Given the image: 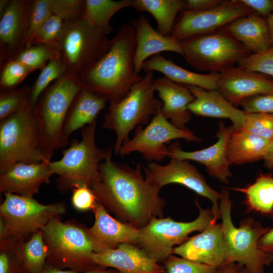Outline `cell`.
<instances>
[{"label": "cell", "instance_id": "5b68a950", "mask_svg": "<svg viewBox=\"0 0 273 273\" xmlns=\"http://www.w3.org/2000/svg\"><path fill=\"white\" fill-rule=\"evenodd\" d=\"M111 40L83 18L64 21L55 52L77 80L88 72L109 50Z\"/></svg>", "mask_w": 273, "mask_h": 273}, {"label": "cell", "instance_id": "4dcf8cb0", "mask_svg": "<svg viewBox=\"0 0 273 273\" xmlns=\"http://www.w3.org/2000/svg\"><path fill=\"white\" fill-rule=\"evenodd\" d=\"M133 0H86L82 18L105 34L113 29L110 20L120 10L132 7Z\"/></svg>", "mask_w": 273, "mask_h": 273}, {"label": "cell", "instance_id": "4316f807", "mask_svg": "<svg viewBox=\"0 0 273 273\" xmlns=\"http://www.w3.org/2000/svg\"><path fill=\"white\" fill-rule=\"evenodd\" d=\"M145 71H157L171 80L186 85L195 86L206 90L218 89L219 73L201 74L185 69L167 59L160 54L146 60L143 66Z\"/></svg>", "mask_w": 273, "mask_h": 273}, {"label": "cell", "instance_id": "7c38bea8", "mask_svg": "<svg viewBox=\"0 0 273 273\" xmlns=\"http://www.w3.org/2000/svg\"><path fill=\"white\" fill-rule=\"evenodd\" d=\"M161 107L146 127L137 126L133 136L123 143L119 152L120 156L138 152L149 162H160L170 155L166 144L170 141L177 139L202 141L189 129L179 128L172 124L162 114Z\"/></svg>", "mask_w": 273, "mask_h": 273}, {"label": "cell", "instance_id": "52a82bcc", "mask_svg": "<svg viewBox=\"0 0 273 273\" xmlns=\"http://www.w3.org/2000/svg\"><path fill=\"white\" fill-rule=\"evenodd\" d=\"M96 121L81 128V140H73L70 146L62 151V157L49 162L57 179L60 190H71L76 184H85L90 188L100 179L99 167L107 155V150L96 144Z\"/></svg>", "mask_w": 273, "mask_h": 273}, {"label": "cell", "instance_id": "ac0fdd59", "mask_svg": "<svg viewBox=\"0 0 273 273\" xmlns=\"http://www.w3.org/2000/svg\"><path fill=\"white\" fill-rule=\"evenodd\" d=\"M218 90L234 106L255 96L273 93V79L239 67L219 73Z\"/></svg>", "mask_w": 273, "mask_h": 273}, {"label": "cell", "instance_id": "d6a6232c", "mask_svg": "<svg viewBox=\"0 0 273 273\" xmlns=\"http://www.w3.org/2000/svg\"><path fill=\"white\" fill-rule=\"evenodd\" d=\"M24 239L0 226V273H23L22 249Z\"/></svg>", "mask_w": 273, "mask_h": 273}, {"label": "cell", "instance_id": "ab89813d", "mask_svg": "<svg viewBox=\"0 0 273 273\" xmlns=\"http://www.w3.org/2000/svg\"><path fill=\"white\" fill-rule=\"evenodd\" d=\"M64 22V20L60 17L55 14L51 15L37 31L32 45L36 43L45 44L55 52V47L63 28Z\"/></svg>", "mask_w": 273, "mask_h": 273}, {"label": "cell", "instance_id": "ffe728a7", "mask_svg": "<svg viewBox=\"0 0 273 273\" xmlns=\"http://www.w3.org/2000/svg\"><path fill=\"white\" fill-rule=\"evenodd\" d=\"M91 259L97 265L114 268L119 273H165L163 266L131 243H123L115 249L94 252Z\"/></svg>", "mask_w": 273, "mask_h": 273}, {"label": "cell", "instance_id": "83f0119b", "mask_svg": "<svg viewBox=\"0 0 273 273\" xmlns=\"http://www.w3.org/2000/svg\"><path fill=\"white\" fill-rule=\"evenodd\" d=\"M270 142L243 128L235 129L227 148L230 165H241L262 159L263 152Z\"/></svg>", "mask_w": 273, "mask_h": 273}, {"label": "cell", "instance_id": "44dd1931", "mask_svg": "<svg viewBox=\"0 0 273 273\" xmlns=\"http://www.w3.org/2000/svg\"><path fill=\"white\" fill-rule=\"evenodd\" d=\"M49 162L12 165L0 174L1 192L33 198L42 184L50 183L53 174Z\"/></svg>", "mask_w": 273, "mask_h": 273}, {"label": "cell", "instance_id": "277c9868", "mask_svg": "<svg viewBox=\"0 0 273 273\" xmlns=\"http://www.w3.org/2000/svg\"><path fill=\"white\" fill-rule=\"evenodd\" d=\"M41 231L48 250L47 266L79 273L99 266L91 259L94 248L84 226L75 222H63L57 216Z\"/></svg>", "mask_w": 273, "mask_h": 273}, {"label": "cell", "instance_id": "db71d44e", "mask_svg": "<svg viewBox=\"0 0 273 273\" xmlns=\"http://www.w3.org/2000/svg\"><path fill=\"white\" fill-rule=\"evenodd\" d=\"M266 19L268 26L271 43L273 46V13L270 14Z\"/></svg>", "mask_w": 273, "mask_h": 273}, {"label": "cell", "instance_id": "d6986e66", "mask_svg": "<svg viewBox=\"0 0 273 273\" xmlns=\"http://www.w3.org/2000/svg\"><path fill=\"white\" fill-rule=\"evenodd\" d=\"M172 254L208 265L220 268L226 263L221 223L212 221L200 234L174 247Z\"/></svg>", "mask_w": 273, "mask_h": 273}, {"label": "cell", "instance_id": "bcb514c9", "mask_svg": "<svg viewBox=\"0 0 273 273\" xmlns=\"http://www.w3.org/2000/svg\"><path fill=\"white\" fill-rule=\"evenodd\" d=\"M240 105L245 112L273 114V93L250 97L244 100Z\"/></svg>", "mask_w": 273, "mask_h": 273}, {"label": "cell", "instance_id": "9a60e30c", "mask_svg": "<svg viewBox=\"0 0 273 273\" xmlns=\"http://www.w3.org/2000/svg\"><path fill=\"white\" fill-rule=\"evenodd\" d=\"M143 167L145 173L150 176L160 189L167 185L177 184L208 199L212 203V221L216 222L220 218L218 205L220 193L210 187L204 176L188 160L170 158L169 162L165 165L152 162Z\"/></svg>", "mask_w": 273, "mask_h": 273}, {"label": "cell", "instance_id": "9c48e42d", "mask_svg": "<svg viewBox=\"0 0 273 273\" xmlns=\"http://www.w3.org/2000/svg\"><path fill=\"white\" fill-rule=\"evenodd\" d=\"M142 79L133 85L127 95L120 101L110 103L102 126L113 131L116 135L114 146L119 154L123 143L128 140L129 134L140 125L148 124L151 117L157 114L162 103L154 96V72H145Z\"/></svg>", "mask_w": 273, "mask_h": 273}, {"label": "cell", "instance_id": "b9f144b4", "mask_svg": "<svg viewBox=\"0 0 273 273\" xmlns=\"http://www.w3.org/2000/svg\"><path fill=\"white\" fill-rule=\"evenodd\" d=\"M31 90L19 89L3 93L0 98V121L16 112L29 101Z\"/></svg>", "mask_w": 273, "mask_h": 273}, {"label": "cell", "instance_id": "c3c4849f", "mask_svg": "<svg viewBox=\"0 0 273 273\" xmlns=\"http://www.w3.org/2000/svg\"><path fill=\"white\" fill-rule=\"evenodd\" d=\"M221 0H188L186 1V10L202 11L215 7L221 4Z\"/></svg>", "mask_w": 273, "mask_h": 273}, {"label": "cell", "instance_id": "7bdbcfd3", "mask_svg": "<svg viewBox=\"0 0 273 273\" xmlns=\"http://www.w3.org/2000/svg\"><path fill=\"white\" fill-rule=\"evenodd\" d=\"M85 1L51 0V8L55 14L64 21H74L82 18Z\"/></svg>", "mask_w": 273, "mask_h": 273}, {"label": "cell", "instance_id": "e0dca14e", "mask_svg": "<svg viewBox=\"0 0 273 273\" xmlns=\"http://www.w3.org/2000/svg\"><path fill=\"white\" fill-rule=\"evenodd\" d=\"M92 210L94 223L86 228V232L92 242L94 252L115 249L125 243L136 245L140 229L113 218L97 201Z\"/></svg>", "mask_w": 273, "mask_h": 273}, {"label": "cell", "instance_id": "f6af8a7d", "mask_svg": "<svg viewBox=\"0 0 273 273\" xmlns=\"http://www.w3.org/2000/svg\"><path fill=\"white\" fill-rule=\"evenodd\" d=\"M31 71L17 60L7 64L1 77V84L5 87H11L19 83Z\"/></svg>", "mask_w": 273, "mask_h": 273}, {"label": "cell", "instance_id": "603a6c76", "mask_svg": "<svg viewBox=\"0 0 273 273\" xmlns=\"http://www.w3.org/2000/svg\"><path fill=\"white\" fill-rule=\"evenodd\" d=\"M185 85L195 97L188 106L191 113L202 117L229 119L235 129L243 127L245 112L231 104L218 89L206 90Z\"/></svg>", "mask_w": 273, "mask_h": 273}, {"label": "cell", "instance_id": "7dc6e473", "mask_svg": "<svg viewBox=\"0 0 273 273\" xmlns=\"http://www.w3.org/2000/svg\"><path fill=\"white\" fill-rule=\"evenodd\" d=\"M245 5L262 18H266L273 11V0H240Z\"/></svg>", "mask_w": 273, "mask_h": 273}, {"label": "cell", "instance_id": "8d00e7d4", "mask_svg": "<svg viewBox=\"0 0 273 273\" xmlns=\"http://www.w3.org/2000/svg\"><path fill=\"white\" fill-rule=\"evenodd\" d=\"M55 58H58V55L50 47L45 44H39L25 49L16 60L32 71L43 68L47 61Z\"/></svg>", "mask_w": 273, "mask_h": 273}, {"label": "cell", "instance_id": "2e32d148", "mask_svg": "<svg viewBox=\"0 0 273 273\" xmlns=\"http://www.w3.org/2000/svg\"><path fill=\"white\" fill-rule=\"evenodd\" d=\"M234 129L233 125L226 126L221 121L215 135L217 140L212 145L200 150L188 152L182 150L179 142L176 140L168 146L169 157L197 162L205 166L210 176L222 183L228 184L232 173L230 170L227 148Z\"/></svg>", "mask_w": 273, "mask_h": 273}, {"label": "cell", "instance_id": "d4e9b609", "mask_svg": "<svg viewBox=\"0 0 273 273\" xmlns=\"http://www.w3.org/2000/svg\"><path fill=\"white\" fill-rule=\"evenodd\" d=\"M224 29L253 54L263 52L271 46L266 18L254 13L239 18Z\"/></svg>", "mask_w": 273, "mask_h": 273}, {"label": "cell", "instance_id": "e575fe53", "mask_svg": "<svg viewBox=\"0 0 273 273\" xmlns=\"http://www.w3.org/2000/svg\"><path fill=\"white\" fill-rule=\"evenodd\" d=\"M52 14L51 0H37L32 3L28 17L26 30L22 41L26 49L31 47L37 31Z\"/></svg>", "mask_w": 273, "mask_h": 273}, {"label": "cell", "instance_id": "8992f818", "mask_svg": "<svg viewBox=\"0 0 273 273\" xmlns=\"http://www.w3.org/2000/svg\"><path fill=\"white\" fill-rule=\"evenodd\" d=\"M46 162L35 106L29 101L0 122V173L18 162Z\"/></svg>", "mask_w": 273, "mask_h": 273}, {"label": "cell", "instance_id": "30bf717a", "mask_svg": "<svg viewBox=\"0 0 273 273\" xmlns=\"http://www.w3.org/2000/svg\"><path fill=\"white\" fill-rule=\"evenodd\" d=\"M194 202L199 210L195 219L183 222L175 221L170 217H153L145 227L140 229L136 245L157 263L163 262L172 254L174 246L186 242L191 233L202 232L212 221V209L202 208L197 199Z\"/></svg>", "mask_w": 273, "mask_h": 273}, {"label": "cell", "instance_id": "ee69618b", "mask_svg": "<svg viewBox=\"0 0 273 273\" xmlns=\"http://www.w3.org/2000/svg\"><path fill=\"white\" fill-rule=\"evenodd\" d=\"M71 191V203L75 209L81 211L93 209L97 200L89 187L85 184H76Z\"/></svg>", "mask_w": 273, "mask_h": 273}, {"label": "cell", "instance_id": "3957f363", "mask_svg": "<svg viewBox=\"0 0 273 273\" xmlns=\"http://www.w3.org/2000/svg\"><path fill=\"white\" fill-rule=\"evenodd\" d=\"M220 194L219 208L226 263L241 264L246 273H264L265 267L273 262V254L261 250L258 242L270 227H264L251 217L243 219L239 227H236L231 216L232 202L230 193L223 189Z\"/></svg>", "mask_w": 273, "mask_h": 273}, {"label": "cell", "instance_id": "681fc988", "mask_svg": "<svg viewBox=\"0 0 273 273\" xmlns=\"http://www.w3.org/2000/svg\"><path fill=\"white\" fill-rule=\"evenodd\" d=\"M40 273H79L68 269H60L53 268L46 265L44 269ZM82 273H119L116 269H107L101 266H98L95 268Z\"/></svg>", "mask_w": 273, "mask_h": 273}, {"label": "cell", "instance_id": "f907efd6", "mask_svg": "<svg viewBox=\"0 0 273 273\" xmlns=\"http://www.w3.org/2000/svg\"><path fill=\"white\" fill-rule=\"evenodd\" d=\"M270 217L273 220V215ZM258 247L262 251L273 254V226L260 238Z\"/></svg>", "mask_w": 273, "mask_h": 273}, {"label": "cell", "instance_id": "8fae6325", "mask_svg": "<svg viewBox=\"0 0 273 273\" xmlns=\"http://www.w3.org/2000/svg\"><path fill=\"white\" fill-rule=\"evenodd\" d=\"M186 61L196 69L220 73L251 52L224 29L181 41Z\"/></svg>", "mask_w": 273, "mask_h": 273}, {"label": "cell", "instance_id": "836d02e7", "mask_svg": "<svg viewBox=\"0 0 273 273\" xmlns=\"http://www.w3.org/2000/svg\"><path fill=\"white\" fill-rule=\"evenodd\" d=\"M48 250L41 230L25 241L22 249L23 273H40L46 267Z\"/></svg>", "mask_w": 273, "mask_h": 273}, {"label": "cell", "instance_id": "484cf974", "mask_svg": "<svg viewBox=\"0 0 273 273\" xmlns=\"http://www.w3.org/2000/svg\"><path fill=\"white\" fill-rule=\"evenodd\" d=\"M108 98L99 93L81 88L73 100L64 124L67 138L74 131L96 121Z\"/></svg>", "mask_w": 273, "mask_h": 273}, {"label": "cell", "instance_id": "7a4b0ae2", "mask_svg": "<svg viewBox=\"0 0 273 273\" xmlns=\"http://www.w3.org/2000/svg\"><path fill=\"white\" fill-rule=\"evenodd\" d=\"M135 22L131 20L121 26L107 53L77 80L81 88L105 96L110 103L121 100L143 77L135 72Z\"/></svg>", "mask_w": 273, "mask_h": 273}, {"label": "cell", "instance_id": "f546056e", "mask_svg": "<svg viewBox=\"0 0 273 273\" xmlns=\"http://www.w3.org/2000/svg\"><path fill=\"white\" fill-rule=\"evenodd\" d=\"M186 4L183 0H133L132 7L150 13L157 22V30L163 35L170 36L176 15L184 10Z\"/></svg>", "mask_w": 273, "mask_h": 273}, {"label": "cell", "instance_id": "cb8c5ba5", "mask_svg": "<svg viewBox=\"0 0 273 273\" xmlns=\"http://www.w3.org/2000/svg\"><path fill=\"white\" fill-rule=\"evenodd\" d=\"M135 22L136 48L134 59V70L139 74L144 62L150 57L162 52H173L181 56V42L171 35L165 36L155 30L148 18L141 15Z\"/></svg>", "mask_w": 273, "mask_h": 273}, {"label": "cell", "instance_id": "60d3db41", "mask_svg": "<svg viewBox=\"0 0 273 273\" xmlns=\"http://www.w3.org/2000/svg\"><path fill=\"white\" fill-rule=\"evenodd\" d=\"M237 63L241 68L273 76V46L263 52L250 54Z\"/></svg>", "mask_w": 273, "mask_h": 273}, {"label": "cell", "instance_id": "f1b7e54d", "mask_svg": "<svg viewBox=\"0 0 273 273\" xmlns=\"http://www.w3.org/2000/svg\"><path fill=\"white\" fill-rule=\"evenodd\" d=\"M233 190L244 193L246 211H254L262 215H273V175L261 173L255 181L245 188H235Z\"/></svg>", "mask_w": 273, "mask_h": 273}, {"label": "cell", "instance_id": "816d5d0a", "mask_svg": "<svg viewBox=\"0 0 273 273\" xmlns=\"http://www.w3.org/2000/svg\"><path fill=\"white\" fill-rule=\"evenodd\" d=\"M219 273H246L244 267L236 262L226 263L219 268Z\"/></svg>", "mask_w": 273, "mask_h": 273}, {"label": "cell", "instance_id": "1f68e13d", "mask_svg": "<svg viewBox=\"0 0 273 273\" xmlns=\"http://www.w3.org/2000/svg\"><path fill=\"white\" fill-rule=\"evenodd\" d=\"M24 1L9 3L2 13L0 21V39L12 50L16 48L24 27L26 10Z\"/></svg>", "mask_w": 273, "mask_h": 273}, {"label": "cell", "instance_id": "5bb4252c", "mask_svg": "<svg viewBox=\"0 0 273 273\" xmlns=\"http://www.w3.org/2000/svg\"><path fill=\"white\" fill-rule=\"evenodd\" d=\"M254 12L240 0L223 1L215 7L202 11L183 10L181 17L174 25L171 36L181 41L214 31Z\"/></svg>", "mask_w": 273, "mask_h": 273}, {"label": "cell", "instance_id": "f35d334b", "mask_svg": "<svg viewBox=\"0 0 273 273\" xmlns=\"http://www.w3.org/2000/svg\"><path fill=\"white\" fill-rule=\"evenodd\" d=\"M242 128L271 142L273 141V114L245 112Z\"/></svg>", "mask_w": 273, "mask_h": 273}, {"label": "cell", "instance_id": "74e56055", "mask_svg": "<svg viewBox=\"0 0 273 273\" xmlns=\"http://www.w3.org/2000/svg\"><path fill=\"white\" fill-rule=\"evenodd\" d=\"M165 273H219V268L172 254L163 262Z\"/></svg>", "mask_w": 273, "mask_h": 273}, {"label": "cell", "instance_id": "4fadbf2b", "mask_svg": "<svg viewBox=\"0 0 273 273\" xmlns=\"http://www.w3.org/2000/svg\"><path fill=\"white\" fill-rule=\"evenodd\" d=\"M0 205V218L10 233L24 239L41 230L53 218L64 214L62 202L43 204L34 198L4 194Z\"/></svg>", "mask_w": 273, "mask_h": 273}, {"label": "cell", "instance_id": "7402d4cb", "mask_svg": "<svg viewBox=\"0 0 273 273\" xmlns=\"http://www.w3.org/2000/svg\"><path fill=\"white\" fill-rule=\"evenodd\" d=\"M153 87L161 100V111L170 123L179 128H185L191 119L188 106L195 97L186 85L175 82L167 77L154 79Z\"/></svg>", "mask_w": 273, "mask_h": 273}, {"label": "cell", "instance_id": "ba28073f", "mask_svg": "<svg viewBox=\"0 0 273 273\" xmlns=\"http://www.w3.org/2000/svg\"><path fill=\"white\" fill-rule=\"evenodd\" d=\"M81 89L77 80L67 73L35 106L42 153L47 162L51 161L55 150L68 144L64 124L70 107Z\"/></svg>", "mask_w": 273, "mask_h": 273}, {"label": "cell", "instance_id": "6da1fadb", "mask_svg": "<svg viewBox=\"0 0 273 273\" xmlns=\"http://www.w3.org/2000/svg\"><path fill=\"white\" fill-rule=\"evenodd\" d=\"M112 147L99 167L100 179L91 187L96 200L121 222L138 229L153 217H164L166 202L160 189L150 176L142 173L143 166L134 168L112 160Z\"/></svg>", "mask_w": 273, "mask_h": 273}, {"label": "cell", "instance_id": "f5cc1de1", "mask_svg": "<svg viewBox=\"0 0 273 273\" xmlns=\"http://www.w3.org/2000/svg\"><path fill=\"white\" fill-rule=\"evenodd\" d=\"M262 159L264 160V164L268 169L273 168V141L267 145L263 152Z\"/></svg>", "mask_w": 273, "mask_h": 273}, {"label": "cell", "instance_id": "d590c367", "mask_svg": "<svg viewBox=\"0 0 273 273\" xmlns=\"http://www.w3.org/2000/svg\"><path fill=\"white\" fill-rule=\"evenodd\" d=\"M66 71V66L59 58H55L50 61L42 68L31 90L30 104L35 106L39 97L50 83L61 76Z\"/></svg>", "mask_w": 273, "mask_h": 273}]
</instances>
